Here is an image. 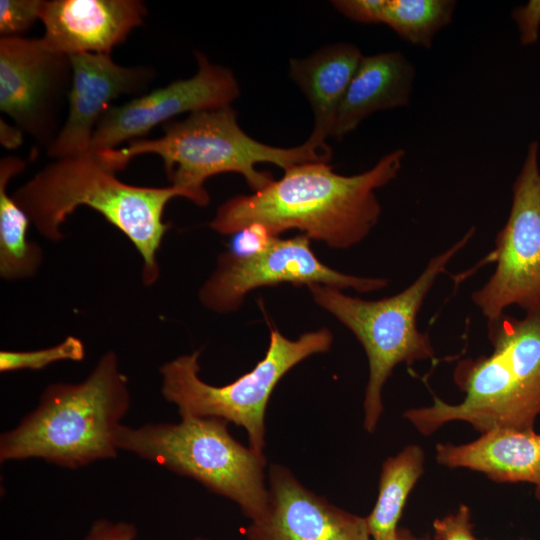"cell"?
<instances>
[{
  "label": "cell",
  "instance_id": "obj_28",
  "mask_svg": "<svg viewBox=\"0 0 540 540\" xmlns=\"http://www.w3.org/2000/svg\"><path fill=\"white\" fill-rule=\"evenodd\" d=\"M22 132L19 128L3 123L1 119V143L6 147H17L22 142Z\"/></svg>",
  "mask_w": 540,
  "mask_h": 540
},
{
  "label": "cell",
  "instance_id": "obj_4",
  "mask_svg": "<svg viewBox=\"0 0 540 540\" xmlns=\"http://www.w3.org/2000/svg\"><path fill=\"white\" fill-rule=\"evenodd\" d=\"M163 135L154 139H135L120 149L97 152L99 161L109 170L123 169L138 155H158L164 164L171 185L188 194L199 206L209 202L204 183L221 173H239L256 191L274 179L267 171H259V163H272L286 171L308 162H328L332 150H325L308 139L292 148L273 147L261 143L244 132L231 106L203 110L188 117L167 122Z\"/></svg>",
  "mask_w": 540,
  "mask_h": 540
},
{
  "label": "cell",
  "instance_id": "obj_19",
  "mask_svg": "<svg viewBox=\"0 0 540 540\" xmlns=\"http://www.w3.org/2000/svg\"><path fill=\"white\" fill-rule=\"evenodd\" d=\"M25 165L12 156L0 162V274L7 280L32 276L43 258L38 244L28 240V215L7 192L9 180Z\"/></svg>",
  "mask_w": 540,
  "mask_h": 540
},
{
  "label": "cell",
  "instance_id": "obj_9",
  "mask_svg": "<svg viewBox=\"0 0 540 540\" xmlns=\"http://www.w3.org/2000/svg\"><path fill=\"white\" fill-rule=\"evenodd\" d=\"M495 270L471 299L491 320L510 306L525 311L540 304L539 143L532 141L512 185L508 218L497 233Z\"/></svg>",
  "mask_w": 540,
  "mask_h": 540
},
{
  "label": "cell",
  "instance_id": "obj_2",
  "mask_svg": "<svg viewBox=\"0 0 540 540\" xmlns=\"http://www.w3.org/2000/svg\"><path fill=\"white\" fill-rule=\"evenodd\" d=\"M175 197L188 199V194L174 185L124 183L91 150L54 159L13 194L31 223L52 241L63 238L61 225L76 208L88 206L100 213L136 247L148 286L159 276L157 252L170 226L163 214Z\"/></svg>",
  "mask_w": 540,
  "mask_h": 540
},
{
  "label": "cell",
  "instance_id": "obj_23",
  "mask_svg": "<svg viewBox=\"0 0 540 540\" xmlns=\"http://www.w3.org/2000/svg\"><path fill=\"white\" fill-rule=\"evenodd\" d=\"M44 0H1V37L21 36L40 19Z\"/></svg>",
  "mask_w": 540,
  "mask_h": 540
},
{
  "label": "cell",
  "instance_id": "obj_30",
  "mask_svg": "<svg viewBox=\"0 0 540 540\" xmlns=\"http://www.w3.org/2000/svg\"><path fill=\"white\" fill-rule=\"evenodd\" d=\"M194 540H211V539H208V538H205V537H196V538H194Z\"/></svg>",
  "mask_w": 540,
  "mask_h": 540
},
{
  "label": "cell",
  "instance_id": "obj_10",
  "mask_svg": "<svg viewBox=\"0 0 540 540\" xmlns=\"http://www.w3.org/2000/svg\"><path fill=\"white\" fill-rule=\"evenodd\" d=\"M282 283L321 284L366 293L385 288L388 280L348 275L326 266L314 254L305 234L287 239L272 236L254 251L222 253L199 297L208 309L227 313L238 309L251 290Z\"/></svg>",
  "mask_w": 540,
  "mask_h": 540
},
{
  "label": "cell",
  "instance_id": "obj_11",
  "mask_svg": "<svg viewBox=\"0 0 540 540\" xmlns=\"http://www.w3.org/2000/svg\"><path fill=\"white\" fill-rule=\"evenodd\" d=\"M71 82L69 56L40 38L0 37V110L46 149L62 128Z\"/></svg>",
  "mask_w": 540,
  "mask_h": 540
},
{
  "label": "cell",
  "instance_id": "obj_6",
  "mask_svg": "<svg viewBox=\"0 0 540 540\" xmlns=\"http://www.w3.org/2000/svg\"><path fill=\"white\" fill-rule=\"evenodd\" d=\"M470 228L458 241L433 256L419 276L404 290L379 300H364L340 289L309 285L315 302L345 325L363 346L369 362L364 397V428L375 431L383 412L382 390L394 368L433 359L435 351L428 334L417 326L418 313L438 277L469 243Z\"/></svg>",
  "mask_w": 540,
  "mask_h": 540
},
{
  "label": "cell",
  "instance_id": "obj_1",
  "mask_svg": "<svg viewBox=\"0 0 540 540\" xmlns=\"http://www.w3.org/2000/svg\"><path fill=\"white\" fill-rule=\"evenodd\" d=\"M404 156V149H396L352 176L335 173L328 162L296 165L263 189L228 199L209 225L221 234H236L251 225L273 236L299 229L330 247L350 248L378 223L381 205L375 190L397 177Z\"/></svg>",
  "mask_w": 540,
  "mask_h": 540
},
{
  "label": "cell",
  "instance_id": "obj_12",
  "mask_svg": "<svg viewBox=\"0 0 540 540\" xmlns=\"http://www.w3.org/2000/svg\"><path fill=\"white\" fill-rule=\"evenodd\" d=\"M198 70L190 78L144 93L117 106H111L94 131L90 150L94 153L115 149L147 135L155 126L189 112L230 106L240 94L230 69L211 63L195 52Z\"/></svg>",
  "mask_w": 540,
  "mask_h": 540
},
{
  "label": "cell",
  "instance_id": "obj_8",
  "mask_svg": "<svg viewBox=\"0 0 540 540\" xmlns=\"http://www.w3.org/2000/svg\"><path fill=\"white\" fill-rule=\"evenodd\" d=\"M332 343L333 335L326 328L295 340L271 329L264 358L250 372L223 386L201 380L200 351H194L161 366V393L178 407L181 417H217L243 427L250 447L263 453L265 413L275 386L291 368L313 354L327 352Z\"/></svg>",
  "mask_w": 540,
  "mask_h": 540
},
{
  "label": "cell",
  "instance_id": "obj_20",
  "mask_svg": "<svg viewBox=\"0 0 540 540\" xmlns=\"http://www.w3.org/2000/svg\"><path fill=\"white\" fill-rule=\"evenodd\" d=\"M424 452L409 445L382 464L379 493L366 517L371 540H401L398 522L408 495L424 470Z\"/></svg>",
  "mask_w": 540,
  "mask_h": 540
},
{
  "label": "cell",
  "instance_id": "obj_31",
  "mask_svg": "<svg viewBox=\"0 0 540 540\" xmlns=\"http://www.w3.org/2000/svg\"><path fill=\"white\" fill-rule=\"evenodd\" d=\"M414 540H424V539H417V538L414 537Z\"/></svg>",
  "mask_w": 540,
  "mask_h": 540
},
{
  "label": "cell",
  "instance_id": "obj_17",
  "mask_svg": "<svg viewBox=\"0 0 540 540\" xmlns=\"http://www.w3.org/2000/svg\"><path fill=\"white\" fill-rule=\"evenodd\" d=\"M436 459L449 468L482 472L496 482H528L540 500V434L494 429L462 445L438 444Z\"/></svg>",
  "mask_w": 540,
  "mask_h": 540
},
{
  "label": "cell",
  "instance_id": "obj_27",
  "mask_svg": "<svg viewBox=\"0 0 540 540\" xmlns=\"http://www.w3.org/2000/svg\"><path fill=\"white\" fill-rule=\"evenodd\" d=\"M136 536V527L131 523L98 519L83 540H135Z\"/></svg>",
  "mask_w": 540,
  "mask_h": 540
},
{
  "label": "cell",
  "instance_id": "obj_21",
  "mask_svg": "<svg viewBox=\"0 0 540 540\" xmlns=\"http://www.w3.org/2000/svg\"><path fill=\"white\" fill-rule=\"evenodd\" d=\"M456 5L453 0H383L379 23L411 45L429 49L451 23Z\"/></svg>",
  "mask_w": 540,
  "mask_h": 540
},
{
  "label": "cell",
  "instance_id": "obj_14",
  "mask_svg": "<svg viewBox=\"0 0 540 540\" xmlns=\"http://www.w3.org/2000/svg\"><path fill=\"white\" fill-rule=\"evenodd\" d=\"M269 499L247 540H370L366 518L345 511L302 485L280 464L269 469Z\"/></svg>",
  "mask_w": 540,
  "mask_h": 540
},
{
  "label": "cell",
  "instance_id": "obj_7",
  "mask_svg": "<svg viewBox=\"0 0 540 540\" xmlns=\"http://www.w3.org/2000/svg\"><path fill=\"white\" fill-rule=\"evenodd\" d=\"M217 417L182 416L178 423H149L138 428L120 425L116 446L179 475L190 477L237 505L251 521L267 509V460L245 447Z\"/></svg>",
  "mask_w": 540,
  "mask_h": 540
},
{
  "label": "cell",
  "instance_id": "obj_25",
  "mask_svg": "<svg viewBox=\"0 0 540 540\" xmlns=\"http://www.w3.org/2000/svg\"><path fill=\"white\" fill-rule=\"evenodd\" d=\"M512 18L519 31L520 43L533 45L538 41L540 29V0H530L512 12Z\"/></svg>",
  "mask_w": 540,
  "mask_h": 540
},
{
  "label": "cell",
  "instance_id": "obj_26",
  "mask_svg": "<svg viewBox=\"0 0 540 540\" xmlns=\"http://www.w3.org/2000/svg\"><path fill=\"white\" fill-rule=\"evenodd\" d=\"M383 0H338L332 5L346 18L364 24H379Z\"/></svg>",
  "mask_w": 540,
  "mask_h": 540
},
{
  "label": "cell",
  "instance_id": "obj_3",
  "mask_svg": "<svg viewBox=\"0 0 540 540\" xmlns=\"http://www.w3.org/2000/svg\"><path fill=\"white\" fill-rule=\"evenodd\" d=\"M487 321L491 354L461 360L454 370L463 401L452 405L434 398L428 407L405 412L422 434L451 421L467 422L481 433L534 430L540 414V304L520 318L504 312Z\"/></svg>",
  "mask_w": 540,
  "mask_h": 540
},
{
  "label": "cell",
  "instance_id": "obj_24",
  "mask_svg": "<svg viewBox=\"0 0 540 540\" xmlns=\"http://www.w3.org/2000/svg\"><path fill=\"white\" fill-rule=\"evenodd\" d=\"M436 540H476L472 532L470 510L460 505L455 514L433 523Z\"/></svg>",
  "mask_w": 540,
  "mask_h": 540
},
{
  "label": "cell",
  "instance_id": "obj_15",
  "mask_svg": "<svg viewBox=\"0 0 540 540\" xmlns=\"http://www.w3.org/2000/svg\"><path fill=\"white\" fill-rule=\"evenodd\" d=\"M146 15L139 0H44L40 39L48 49L67 56L110 54Z\"/></svg>",
  "mask_w": 540,
  "mask_h": 540
},
{
  "label": "cell",
  "instance_id": "obj_22",
  "mask_svg": "<svg viewBox=\"0 0 540 540\" xmlns=\"http://www.w3.org/2000/svg\"><path fill=\"white\" fill-rule=\"evenodd\" d=\"M84 358V343L75 336H68L61 343L45 349L33 351H1L0 371L40 370L57 361H81Z\"/></svg>",
  "mask_w": 540,
  "mask_h": 540
},
{
  "label": "cell",
  "instance_id": "obj_29",
  "mask_svg": "<svg viewBox=\"0 0 540 540\" xmlns=\"http://www.w3.org/2000/svg\"><path fill=\"white\" fill-rule=\"evenodd\" d=\"M400 534L401 540H414V536L407 530L400 529Z\"/></svg>",
  "mask_w": 540,
  "mask_h": 540
},
{
  "label": "cell",
  "instance_id": "obj_5",
  "mask_svg": "<svg viewBox=\"0 0 540 540\" xmlns=\"http://www.w3.org/2000/svg\"><path fill=\"white\" fill-rule=\"evenodd\" d=\"M130 406L118 357L106 352L82 382L53 383L38 406L1 434L0 461L40 458L77 469L117 456L115 436Z\"/></svg>",
  "mask_w": 540,
  "mask_h": 540
},
{
  "label": "cell",
  "instance_id": "obj_16",
  "mask_svg": "<svg viewBox=\"0 0 540 540\" xmlns=\"http://www.w3.org/2000/svg\"><path fill=\"white\" fill-rule=\"evenodd\" d=\"M416 68L401 51L364 56L338 108L331 136L338 141L377 111L410 104Z\"/></svg>",
  "mask_w": 540,
  "mask_h": 540
},
{
  "label": "cell",
  "instance_id": "obj_18",
  "mask_svg": "<svg viewBox=\"0 0 540 540\" xmlns=\"http://www.w3.org/2000/svg\"><path fill=\"white\" fill-rule=\"evenodd\" d=\"M364 55L351 43L323 46L302 59H291L289 75L306 96L314 115L308 140L322 149L331 136L338 108Z\"/></svg>",
  "mask_w": 540,
  "mask_h": 540
},
{
  "label": "cell",
  "instance_id": "obj_13",
  "mask_svg": "<svg viewBox=\"0 0 540 540\" xmlns=\"http://www.w3.org/2000/svg\"><path fill=\"white\" fill-rule=\"evenodd\" d=\"M69 58L72 82L67 115L47 149L54 159L89 151L97 124L112 101L122 95L144 94L155 77L153 68L122 66L110 54L83 53Z\"/></svg>",
  "mask_w": 540,
  "mask_h": 540
}]
</instances>
